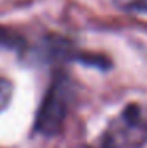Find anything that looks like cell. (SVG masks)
Listing matches in <instances>:
<instances>
[{
  "label": "cell",
  "instance_id": "6da1fadb",
  "mask_svg": "<svg viewBox=\"0 0 147 148\" xmlns=\"http://www.w3.org/2000/svg\"><path fill=\"white\" fill-rule=\"evenodd\" d=\"M73 98L75 88L70 77L63 73H57L52 77L37 110L33 131L44 137H52L60 132L68 117Z\"/></svg>",
  "mask_w": 147,
  "mask_h": 148
},
{
  "label": "cell",
  "instance_id": "7a4b0ae2",
  "mask_svg": "<svg viewBox=\"0 0 147 148\" xmlns=\"http://www.w3.org/2000/svg\"><path fill=\"white\" fill-rule=\"evenodd\" d=\"M146 143L147 107L130 104L109 123L98 148H141Z\"/></svg>",
  "mask_w": 147,
  "mask_h": 148
},
{
  "label": "cell",
  "instance_id": "3957f363",
  "mask_svg": "<svg viewBox=\"0 0 147 148\" xmlns=\"http://www.w3.org/2000/svg\"><path fill=\"white\" fill-rule=\"evenodd\" d=\"M27 43L22 35H19L16 30L10 27L0 25V51H14L22 52L26 51Z\"/></svg>",
  "mask_w": 147,
  "mask_h": 148
},
{
  "label": "cell",
  "instance_id": "277c9868",
  "mask_svg": "<svg viewBox=\"0 0 147 148\" xmlns=\"http://www.w3.org/2000/svg\"><path fill=\"white\" fill-rule=\"evenodd\" d=\"M13 93H14L13 82L6 77H0V114L11 104Z\"/></svg>",
  "mask_w": 147,
  "mask_h": 148
},
{
  "label": "cell",
  "instance_id": "5b68a950",
  "mask_svg": "<svg viewBox=\"0 0 147 148\" xmlns=\"http://www.w3.org/2000/svg\"><path fill=\"white\" fill-rule=\"evenodd\" d=\"M130 6L135 10L147 11V0H130Z\"/></svg>",
  "mask_w": 147,
  "mask_h": 148
}]
</instances>
